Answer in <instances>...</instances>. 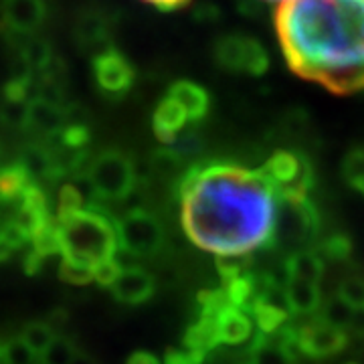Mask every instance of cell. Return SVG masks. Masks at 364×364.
<instances>
[{
	"label": "cell",
	"instance_id": "cell-1",
	"mask_svg": "<svg viewBox=\"0 0 364 364\" xmlns=\"http://www.w3.org/2000/svg\"><path fill=\"white\" fill-rule=\"evenodd\" d=\"M181 223L196 247L217 257H247L269 245L279 196L261 168L196 164L178 182Z\"/></svg>",
	"mask_w": 364,
	"mask_h": 364
},
{
	"label": "cell",
	"instance_id": "cell-2",
	"mask_svg": "<svg viewBox=\"0 0 364 364\" xmlns=\"http://www.w3.org/2000/svg\"><path fill=\"white\" fill-rule=\"evenodd\" d=\"M275 33L298 77L336 95L364 90V0H284Z\"/></svg>",
	"mask_w": 364,
	"mask_h": 364
},
{
	"label": "cell",
	"instance_id": "cell-3",
	"mask_svg": "<svg viewBox=\"0 0 364 364\" xmlns=\"http://www.w3.org/2000/svg\"><path fill=\"white\" fill-rule=\"evenodd\" d=\"M57 223L63 259L93 272L95 265L116 257L119 247L116 219L97 203L57 219Z\"/></svg>",
	"mask_w": 364,
	"mask_h": 364
},
{
	"label": "cell",
	"instance_id": "cell-4",
	"mask_svg": "<svg viewBox=\"0 0 364 364\" xmlns=\"http://www.w3.org/2000/svg\"><path fill=\"white\" fill-rule=\"evenodd\" d=\"M213 59L231 75L261 77L269 71V53L257 37L247 33H225L215 41Z\"/></svg>",
	"mask_w": 364,
	"mask_h": 364
},
{
	"label": "cell",
	"instance_id": "cell-5",
	"mask_svg": "<svg viewBox=\"0 0 364 364\" xmlns=\"http://www.w3.org/2000/svg\"><path fill=\"white\" fill-rule=\"evenodd\" d=\"M87 182L91 193L102 200H124L138 184V172L132 158L119 150H104L93 156Z\"/></svg>",
	"mask_w": 364,
	"mask_h": 364
},
{
	"label": "cell",
	"instance_id": "cell-6",
	"mask_svg": "<svg viewBox=\"0 0 364 364\" xmlns=\"http://www.w3.org/2000/svg\"><path fill=\"white\" fill-rule=\"evenodd\" d=\"M320 229V215L310 200V196L299 198H279L275 229L269 245L279 249L298 251L299 245L310 243Z\"/></svg>",
	"mask_w": 364,
	"mask_h": 364
},
{
	"label": "cell",
	"instance_id": "cell-7",
	"mask_svg": "<svg viewBox=\"0 0 364 364\" xmlns=\"http://www.w3.org/2000/svg\"><path fill=\"white\" fill-rule=\"evenodd\" d=\"M116 231L119 247L132 257H152L166 243V231L160 219L144 208H132L116 219Z\"/></svg>",
	"mask_w": 364,
	"mask_h": 364
},
{
	"label": "cell",
	"instance_id": "cell-8",
	"mask_svg": "<svg viewBox=\"0 0 364 364\" xmlns=\"http://www.w3.org/2000/svg\"><path fill=\"white\" fill-rule=\"evenodd\" d=\"M267 181L279 198H299L310 196L314 186V166L304 154L289 150H275L261 166Z\"/></svg>",
	"mask_w": 364,
	"mask_h": 364
},
{
	"label": "cell",
	"instance_id": "cell-9",
	"mask_svg": "<svg viewBox=\"0 0 364 364\" xmlns=\"http://www.w3.org/2000/svg\"><path fill=\"white\" fill-rule=\"evenodd\" d=\"M91 73L97 90L112 100L124 97L136 83V69L130 59L112 45L93 55Z\"/></svg>",
	"mask_w": 364,
	"mask_h": 364
},
{
	"label": "cell",
	"instance_id": "cell-10",
	"mask_svg": "<svg viewBox=\"0 0 364 364\" xmlns=\"http://www.w3.org/2000/svg\"><path fill=\"white\" fill-rule=\"evenodd\" d=\"M346 332L326 322L322 316L308 320L306 324L296 326V350L310 358H328L346 348Z\"/></svg>",
	"mask_w": 364,
	"mask_h": 364
},
{
	"label": "cell",
	"instance_id": "cell-11",
	"mask_svg": "<svg viewBox=\"0 0 364 364\" xmlns=\"http://www.w3.org/2000/svg\"><path fill=\"white\" fill-rule=\"evenodd\" d=\"M296 326L286 324L273 334L257 332L245 350L243 364H296Z\"/></svg>",
	"mask_w": 364,
	"mask_h": 364
},
{
	"label": "cell",
	"instance_id": "cell-12",
	"mask_svg": "<svg viewBox=\"0 0 364 364\" xmlns=\"http://www.w3.org/2000/svg\"><path fill=\"white\" fill-rule=\"evenodd\" d=\"M0 14L6 28L14 35H33L47 16L45 0H2Z\"/></svg>",
	"mask_w": 364,
	"mask_h": 364
},
{
	"label": "cell",
	"instance_id": "cell-13",
	"mask_svg": "<svg viewBox=\"0 0 364 364\" xmlns=\"http://www.w3.org/2000/svg\"><path fill=\"white\" fill-rule=\"evenodd\" d=\"M154 289H156L154 277L144 267H138V265L124 267L122 273L117 275L116 282L109 287L114 299L119 301V304H126V306L146 304L148 299L154 296Z\"/></svg>",
	"mask_w": 364,
	"mask_h": 364
},
{
	"label": "cell",
	"instance_id": "cell-14",
	"mask_svg": "<svg viewBox=\"0 0 364 364\" xmlns=\"http://www.w3.org/2000/svg\"><path fill=\"white\" fill-rule=\"evenodd\" d=\"M188 126H191V119L186 116L184 107L166 93L158 102L152 114V130L156 134L158 142L164 146H174Z\"/></svg>",
	"mask_w": 364,
	"mask_h": 364
},
{
	"label": "cell",
	"instance_id": "cell-15",
	"mask_svg": "<svg viewBox=\"0 0 364 364\" xmlns=\"http://www.w3.org/2000/svg\"><path fill=\"white\" fill-rule=\"evenodd\" d=\"M67 126V104H57L45 97H33L28 105L26 130L37 132L43 138H51Z\"/></svg>",
	"mask_w": 364,
	"mask_h": 364
},
{
	"label": "cell",
	"instance_id": "cell-16",
	"mask_svg": "<svg viewBox=\"0 0 364 364\" xmlns=\"http://www.w3.org/2000/svg\"><path fill=\"white\" fill-rule=\"evenodd\" d=\"M170 97H174L178 104L184 107L186 116L191 119V126H198L200 122H205V117L210 112V95L208 91L191 79H178L174 83H170L168 87Z\"/></svg>",
	"mask_w": 364,
	"mask_h": 364
},
{
	"label": "cell",
	"instance_id": "cell-17",
	"mask_svg": "<svg viewBox=\"0 0 364 364\" xmlns=\"http://www.w3.org/2000/svg\"><path fill=\"white\" fill-rule=\"evenodd\" d=\"M217 320V330H219V340L227 346H239L245 344L253 336V318L245 310L235 308L227 304L221 312L215 316Z\"/></svg>",
	"mask_w": 364,
	"mask_h": 364
},
{
	"label": "cell",
	"instance_id": "cell-18",
	"mask_svg": "<svg viewBox=\"0 0 364 364\" xmlns=\"http://www.w3.org/2000/svg\"><path fill=\"white\" fill-rule=\"evenodd\" d=\"M284 267L289 279H299V282H312L320 284L324 277V259L318 255V251L312 249H298L289 253L284 261Z\"/></svg>",
	"mask_w": 364,
	"mask_h": 364
},
{
	"label": "cell",
	"instance_id": "cell-19",
	"mask_svg": "<svg viewBox=\"0 0 364 364\" xmlns=\"http://www.w3.org/2000/svg\"><path fill=\"white\" fill-rule=\"evenodd\" d=\"M219 344H221V340H219L217 320H215V316H208V314H198L196 322L184 332V340H182V348L198 352L203 356L215 350Z\"/></svg>",
	"mask_w": 364,
	"mask_h": 364
},
{
	"label": "cell",
	"instance_id": "cell-20",
	"mask_svg": "<svg viewBox=\"0 0 364 364\" xmlns=\"http://www.w3.org/2000/svg\"><path fill=\"white\" fill-rule=\"evenodd\" d=\"M286 298L289 314H296V316H308L322 308L320 284L289 279L286 286Z\"/></svg>",
	"mask_w": 364,
	"mask_h": 364
},
{
	"label": "cell",
	"instance_id": "cell-21",
	"mask_svg": "<svg viewBox=\"0 0 364 364\" xmlns=\"http://www.w3.org/2000/svg\"><path fill=\"white\" fill-rule=\"evenodd\" d=\"M109 39V21L100 11L85 13L77 23V41L81 47H90L95 53H100L107 45Z\"/></svg>",
	"mask_w": 364,
	"mask_h": 364
},
{
	"label": "cell",
	"instance_id": "cell-22",
	"mask_svg": "<svg viewBox=\"0 0 364 364\" xmlns=\"http://www.w3.org/2000/svg\"><path fill=\"white\" fill-rule=\"evenodd\" d=\"M37 182L21 162L0 166V203H18L26 188Z\"/></svg>",
	"mask_w": 364,
	"mask_h": 364
},
{
	"label": "cell",
	"instance_id": "cell-23",
	"mask_svg": "<svg viewBox=\"0 0 364 364\" xmlns=\"http://www.w3.org/2000/svg\"><path fill=\"white\" fill-rule=\"evenodd\" d=\"M55 338H57V332L49 322H31L21 332V340L39 356L45 354V350L51 346V342Z\"/></svg>",
	"mask_w": 364,
	"mask_h": 364
},
{
	"label": "cell",
	"instance_id": "cell-24",
	"mask_svg": "<svg viewBox=\"0 0 364 364\" xmlns=\"http://www.w3.org/2000/svg\"><path fill=\"white\" fill-rule=\"evenodd\" d=\"M31 243H33L31 249H35L45 259L61 253V239H59V223H57V219L53 217L51 221L45 223L35 233V237L31 239Z\"/></svg>",
	"mask_w": 364,
	"mask_h": 364
},
{
	"label": "cell",
	"instance_id": "cell-25",
	"mask_svg": "<svg viewBox=\"0 0 364 364\" xmlns=\"http://www.w3.org/2000/svg\"><path fill=\"white\" fill-rule=\"evenodd\" d=\"M0 364H41V356L31 350L21 338L4 340L0 348Z\"/></svg>",
	"mask_w": 364,
	"mask_h": 364
},
{
	"label": "cell",
	"instance_id": "cell-26",
	"mask_svg": "<svg viewBox=\"0 0 364 364\" xmlns=\"http://www.w3.org/2000/svg\"><path fill=\"white\" fill-rule=\"evenodd\" d=\"M77 350L79 348L73 340L67 338L65 334H57V338L53 340L51 346L41 356V364H71Z\"/></svg>",
	"mask_w": 364,
	"mask_h": 364
},
{
	"label": "cell",
	"instance_id": "cell-27",
	"mask_svg": "<svg viewBox=\"0 0 364 364\" xmlns=\"http://www.w3.org/2000/svg\"><path fill=\"white\" fill-rule=\"evenodd\" d=\"M352 243L348 235L334 233L318 243V255L328 261H344L350 257Z\"/></svg>",
	"mask_w": 364,
	"mask_h": 364
},
{
	"label": "cell",
	"instance_id": "cell-28",
	"mask_svg": "<svg viewBox=\"0 0 364 364\" xmlns=\"http://www.w3.org/2000/svg\"><path fill=\"white\" fill-rule=\"evenodd\" d=\"M182 164H184V156H182L176 148H172V146L156 150L152 154V162H150L152 170L156 174H160V176H172V174H176L182 168Z\"/></svg>",
	"mask_w": 364,
	"mask_h": 364
},
{
	"label": "cell",
	"instance_id": "cell-29",
	"mask_svg": "<svg viewBox=\"0 0 364 364\" xmlns=\"http://www.w3.org/2000/svg\"><path fill=\"white\" fill-rule=\"evenodd\" d=\"M352 310L350 306L346 304V301H342L338 296H334V298H330L324 304V308H322V318H324L326 322H330L332 326H338V328H346V326H350L352 322Z\"/></svg>",
	"mask_w": 364,
	"mask_h": 364
},
{
	"label": "cell",
	"instance_id": "cell-30",
	"mask_svg": "<svg viewBox=\"0 0 364 364\" xmlns=\"http://www.w3.org/2000/svg\"><path fill=\"white\" fill-rule=\"evenodd\" d=\"M83 208V196L79 193L77 186L73 184H63L59 188V196H57V217L55 219H63L67 215L81 210Z\"/></svg>",
	"mask_w": 364,
	"mask_h": 364
},
{
	"label": "cell",
	"instance_id": "cell-31",
	"mask_svg": "<svg viewBox=\"0 0 364 364\" xmlns=\"http://www.w3.org/2000/svg\"><path fill=\"white\" fill-rule=\"evenodd\" d=\"M342 301H346L350 306L352 310L356 308H363L364 306V282L358 279V277H346L342 279L338 286V291H336Z\"/></svg>",
	"mask_w": 364,
	"mask_h": 364
},
{
	"label": "cell",
	"instance_id": "cell-32",
	"mask_svg": "<svg viewBox=\"0 0 364 364\" xmlns=\"http://www.w3.org/2000/svg\"><path fill=\"white\" fill-rule=\"evenodd\" d=\"M59 277L69 286H90L93 282V272L90 267H81V265L63 259L59 265Z\"/></svg>",
	"mask_w": 364,
	"mask_h": 364
},
{
	"label": "cell",
	"instance_id": "cell-33",
	"mask_svg": "<svg viewBox=\"0 0 364 364\" xmlns=\"http://www.w3.org/2000/svg\"><path fill=\"white\" fill-rule=\"evenodd\" d=\"M342 172H344V178L350 182L352 186L358 181L364 178V148H356L352 150L348 156L344 158V164H342Z\"/></svg>",
	"mask_w": 364,
	"mask_h": 364
},
{
	"label": "cell",
	"instance_id": "cell-34",
	"mask_svg": "<svg viewBox=\"0 0 364 364\" xmlns=\"http://www.w3.org/2000/svg\"><path fill=\"white\" fill-rule=\"evenodd\" d=\"M122 269L124 267L119 265V261H116V257L104 261V263H100V265L93 267V282L102 287H112V284L116 282L117 275L122 273Z\"/></svg>",
	"mask_w": 364,
	"mask_h": 364
},
{
	"label": "cell",
	"instance_id": "cell-35",
	"mask_svg": "<svg viewBox=\"0 0 364 364\" xmlns=\"http://www.w3.org/2000/svg\"><path fill=\"white\" fill-rule=\"evenodd\" d=\"M217 272L223 282H229L247 272V259L245 257H217Z\"/></svg>",
	"mask_w": 364,
	"mask_h": 364
},
{
	"label": "cell",
	"instance_id": "cell-36",
	"mask_svg": "<svg viewBox=\"0 0 364 364\" xmlns=\"http://www.w3.org/2000/svg\"><path fill=\"white\" fill-rule=\"evenodd\" d=\"M205 356L198 352H191L186 348H168L164 356V364H203Z\"/></svg>",
	"mask_w": 364,
	"mask_h": 364
},
{
	"label": "cell",
	"instance_id": "cell-37",
	"mask_svg": "<svg viewBox=\"0 0 364 364\" xmlns=\"http://www.w3.org/2000/svg\"><path fill=\"white\" fill-rule=\"evenodd\" d=\"M45 257H41L39 253L35 251V249H31L28 253L25 255V261H23V269H25L26 275H37L43 269V265H45Z\"/></svg>",
	"mask_w": 364,
	"mask_h": 364
},
{
	"label": "cell",
	"instance_id": "cell-38",
	"mask_svg": "<svg viewBox=\"0 0 364 364\" xmlns=\"http://www.w3.org/2000/svg\"><path fill=\"white\" fill-rule=\"evenodd\" d=\"M126 364H160V360H158V358L154 356V354H152V352L138 350V352H134V354H132Z\"/></svg>",
	"mask_w": 364,
	"mask_h": 364
},
{
	"label": "cell",
	"instance_id": "cell-39",
	"mask_svg": "<svg viewBox=\"0 0 364 364\" xmlns=\"http://www.w3.org/2000/svg\"><path fill=\"white\" fill-rule=\"evenodd\" d=\"M350 328L354 334H358V336H364V306L363 308H356L354 314H352V322Z\"/></svg>",
	"mask_w": 364,
	"mask_h": 364
},
{
	"label": "cell",
	"instance_id": "cell-40",
	"mask_svg": "<svg viewBox=\"0 0 364 364\" xmlns=\"http://www.w3.org/2000/svg\"><path fill=\"white\" fill-rule=\"evenodd\" d=\"M144 2H148V4H152V6H156L160 11H174V9H181L184 6L188 0H144Z\"/></svg>",
	"mask_w": 364,
	"mask_h": 364
},
{
	"label": "cell",
	"instance_id": "cell-41",
	"mask_svg": "<svg viewBox=\"0 0 364 364\" xmlns=\"http://www.w3.org/2000/svg\"><path fill=\"white\" fill-rule=\"evenodd\" d=\"M71 364H97V363H95V358L90 356L87 352L77 350V354H75V358H73V363Z\"/></svg>",
	"mask_w": 364,
	"mask_h": 364
},
{
	"label": "cell",
	"instance_id": "cell-42",
	"mask_svg": "<svg viewBox=\"0 0 364 364\" xmlns=\"http://www.w3.org/2000/svg\"><path fill=\"white\" fill-rule=\"evenodd\" d=\"M354 188H356V191H360V193L364 195V178H363V181L356 182V184H354Z\"/></svg>",
	"mask_w": 364,
	"mask_h": 364
},
{
	"label": "cell",
	"instance_id": "cell-43",
	"mask_svg": "<svg viewBox=\"0 0 364 364\" xmlns=\"http://www.w3.org/2000/svg\"><path fill=\"white\" fill-rule=\"evenodd\" d=\"M0 160H2V144H0Z\"/></svg>",
	"mask_w": 364,
	"mask_h": 364
},
{
	"label": "cell",
	"instance_id": "cell-44",
	"mask_svg": "<svg viewBox=\"0 0 364 364\" xmlns=\"http://www.w3.org/2000/svg\"><path fill=\"white\" fill-rule=\"evenodd\" d=\"M267 2H284V0H267Z\"/></svg>",
	"mask_w": 364,
	"mask_h": 364
},
{
	"label": "cell",
	"instance_id": "cell-45",
	"mask_svg": "<svg viewBox=\"0 0 364 364\" xmlns=\"http://www.w3.org/2000/svg\"><path fill=\"white\" fill-rule=\"evenodd\" d=\"M348 364H354V363H348Z\"/></svg>",
	"mask_w": 364,
	"mask_h": 364
}]
</instances>
